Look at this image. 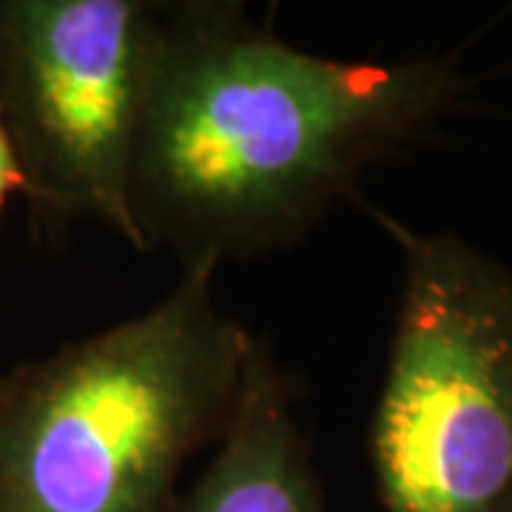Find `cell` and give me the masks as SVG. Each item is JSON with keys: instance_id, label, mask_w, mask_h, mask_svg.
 <instances>
[{"instance_id": "cell-4", "label": "cell", "mask_w": 512, "mask_h": 512, "mask_svg": "<svg viewBox=\"0 0 512 512\" xmlns=\"http://www.w3.org/2000/svg\"><path fill=\"white\" fill-rule=\"evenodd\" d=\"M163 0H0V120L20 191L143 251L131 188Z\"/></svg>"}, {"instance_id": "cell-2", "label": "cell", "mask_w": 512, "mask_h": 512, "mask_svg": "<svg viewBox=\"0 0 512 512\" xmlns=\"http://www.w3.org/2000/svg\"><path fill=\"white\" fill-rule=\"evenodd\" d=\"M211 268L146 311L0 376V512H168L220 439L251 333Z\"/></svg>"}, {"instance_id": "cell-5", "label": "cell", "mask_w": 512, "mask_h": 512, "mask_svg": "<svg viewBox=\"0 0 512 512\" xmlns=\"http://www.w3.org/2000/svg\"><path fill=\"white\" fill-rule=\"evenodd\" d=\"M217 453L168 512H330L274 350L251 333Z\"/></svg>"}, {"instance_id": "cell-3", "label": "cell", "mask_w": 512, "mask_h": 512, "mask_svg": "<svg viewBox=\"0 0 512 512\" xmlns=\"http://www.w3.org/2000/svg\"><path fill=\"white\" fill-rule=\"evenodd\" d=\"M370 214L402 259L370 464L384 512H512V268Z\"/></svg>"}, {"instance_id": "cell-6", "label": "cell", "mask_w": 512, "mask_h": 512, "mask_svg": "<svg viewBox=\"0 0 512 512\" xmlns=\"http://www.w3.org/2000/svg\"><path fill=\"white\" fill-rule=\"evenodd\" d=\"M12 191H20V171L18 163H15V154H12V146H9L3 120H0V208H3V202Z\"/></svg>"}, {"instance_id": "cell-1", "label": "cell", "mask_w": 512, "mask_h": 512, "mask_svg": "<svg viewBox=\"0 0 512 512\" xmlns=\"http://www.w3.org/2000/svg\"><path fill=\"white\" fill-rule=\"evenodd\" d=\"M464 57H330L239 3L163 0L134 163L143 251L183 271L305 239L373 168L427 146L467 109Z\"/></svg>"}]
</instances>
